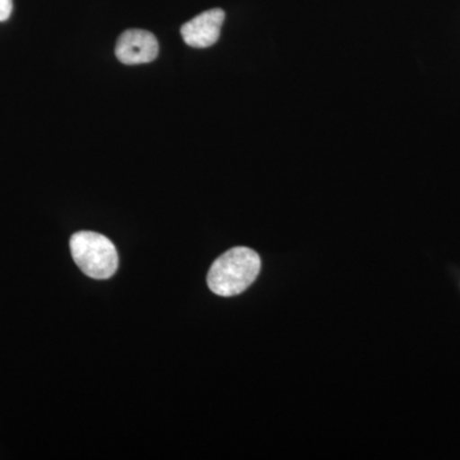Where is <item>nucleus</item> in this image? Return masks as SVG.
I'll list each match as a JSON object with an SVG mask.
<instances>
[{"instance_id": "obj_4", "label": "nucleus", "mask_w": 460, "mask_h": 460, "mask_svg": "<svg viewBox=\"0 0 460 460\" xmlns=\"http://www.w3.org/2000/svg\"><path fill=\"white\" fill-rule=\"evenodd\" d=\"M224 20H226V13L223 9L214 8L202 12L181 26V38L187 45L198 49L211 47L219 40Z\"/></svg>"}, {"instance_id": "obj_5", "label": "nucleus", "mask_w": 460, "mask_h": 460, "mask_svg": "<svg viewBox=\"0 0 460 460\" xmlns=\"http://www.w3.org/2000/svg\"><path fill=\"white\" fill-rule=\"evenodd\" d=\"M12 9H13L12 0H0V22H4L11 17Z\"/></svg>"}, {"instance_id": "obj_2", "label": "nucleus", "mask_w": 460, "mask_h": 460, "mask_svg": "<svg viewBox=\"0 0 460 460\" xmlns=\"http://www.w3.org/2000/svg\"><path fill=\"white\" fill-rule=\"evenodd\" d=\"M69 247L78 268L93 279H109L118 270L117 248L105 235L83 230L72 235Z\"/></svg>"}, {"instance_id": "obj_3", "label": "nucleus", "mask_w": 460, "mask_h": 460, "mask_svg": "<svg viewBox=\"0 0 460 460\" xmlns=\"http://www.w3.org/2000/svg\"><path fill=\"white\" fill-rule=\"evenodd\" d=\"M159 54V42L145 30H127L118 39L115 56L123 65H144L153 62Z\"/></svg>"}, {"instance_id": "obj_1", "label": "nucleus", "mask_w": 460, "mask_h": 460, "mask_svg": "<svg viewBox=\"0 0 460 460\" xmlns=\"http://www.w3.org/2000/svg\"><path fill=\"white\" fill-rule=\"evenodd\" d=\"M261 270V260L255 251L235 247L215 260L208 274V286L215 295L233 296L247 289Z\"/></svg>"}]
</instances>
